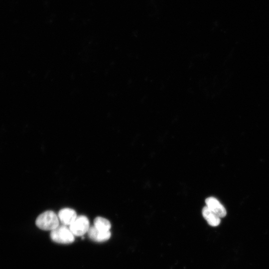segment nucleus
<instances>
[{"instance_id":"obj_1","label":"nucleus","mask_w":269,"mask_h":269,"mask_svg":"<svg viewBox=\"0 0 269 269\" xmlns=\"http://www.w3.org/2000/svg\"><path fill=\"white\" fill-rule=\"evenodd\" d=\"M35 224L37 227L41 230L52 231L59 226V220L55 212L48 210L37 217Z\"/></svg>"},{"instance_id":"obj_2","label":"nucleus","mask_w":269,"mask_h":269,"mask_svg":"<svg viewBox=\"0 0 269 269\" xmlns=\"http://www.w3.org/2000/svg\"><path fill=\"white\" fill-rule=\"evenodd\" d=\"M50 238L53 241L59 244H69L74 241V235L67 226L62 225L51 231Z\"/></svg>"},{"instance_id":"obj_3","label":"nucleus","mask_w":269,"mask_h":269,"mask_svg":"<svg viewBox=\"0 0 269 269\" xmlns=\"http://www.w3.org/2000/svg\"><path fill=\"white\" fill-rule=\"evenodd\" d=\"M90 227L88 218L81 215L77 216L69 228L74 236H82L88 232Z\"/></svg>"},{"instance_id":"obj_4","label":"nucleus","mask_w":269,"mask_h":269,"mask_svg":"<svg viewBox=\"0 0 269 269\" xmlns=\"http://www.w3.org/2000/svg\"><path fill=\"white\" fill-rule=\"evenodd\" d=\"M206 206L214 213L220 217H224L226 215L227 212L223 205L213 197L207 198L205 200Z\"/></svg>"},{"instance_id":"obj_5","label":"nucleus","mask_w":269,"mask_h":269,"mask_svg":"<svg viewBox=\"0 0 269 269\" xmlns=\"http://www.w3.org/2000/svg\"><path fill=\"white\" fill-rule=\"evenodd\" d=\"M58 217L62 225L70 226L75 220L77 216L74 210L65 208L59 211Z\"/></svg>"},{"instance_id":"obj_6","label":"nucleus","mask_w":269,"mask_h":269,"mask_svg":"<svg viewBox=\"0 0 269 269\" xmlns=\"http://www.w3.org/2000/svg\"><path fill=\"white\" fill-rule=\"evenodd\" d=\"M90 239L97 242H102L108 240L111 236L110 231L101 232L94 226L90 227L88 232Z\"/></svg>"},{"instance_id":"obj_7","label":"nucleus","mask_w":269,"mask_h":269,"mask_svg":"<svg viewBox=\"0 0 269 269\" xmlns=\"http://www.w3.org/2000/svg\"><path fill=\"white\" fill-rule=\"evenodd\" d=\"M202 215L208 224L211 226H217L220 223V218L212 212L207 206L203 208Z\"/></svg>"},{"instance_id":"obj_8","label":"nucleus","mask_w":269,"mask_h":269,"mask_svg":"<svg viewBox=\"0 0 269 269\" xmlns=\"http://www.w3.org/2000/svg\"><path fill=\"white\" fill-rule=\"evenodd\" d=\"M94 226L99 231H110L111 224L110 221L102 217H97L94 221Z\"/></svg>"}]
</instances>
